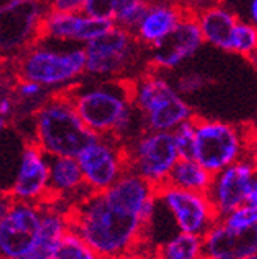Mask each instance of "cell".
I'll list each match as a JSON object with an SVG mask.
<instances>
[{
    "instance_id": "1",
    "label": "cell",
    "mask_w": 257,
    "mask_h": 259,
    "mask_svg": "<svg viewBox=\"0 0 257 259\" xmlns=\"http://www.w3.org/2000/svg\"><path fill=\"white\" fill-rule=\"evenodd\" d=\"M157 188L128 171L101 193H90L70 207V228L102 259H125L142 240L157 215Z\"/></svg>"
},
{
    "instance_id": "2",
    "label": "cell",
    "mask_w": 257,
    "mask_h": 259,
    "mask_svg": "<svg viewBox=\"0 0 257 259\" xmlns=\"http://www.w3.org/2000/svg\"><path fill=\"white\" fill-rule=\"evenodd\" d=\"M74 108L96 136H112L126 144L144 130L131 100L130 79H95L68 89Z\"/></svg>"
},
{
    "instance_id": "3",
    "label": "cell",
    "mask_w": 257,
    "mask_h": 259,
    "mask_svg": "<svg viewBox=\"0 0 257 259\" xmlns=\"http://www.w3.org/2000/svg\"><path fill=\"white\" fill-rule=\"evenodd\" d=\"M131 100L144 130L174 133L197 115L166 73L145 68L130 79Z\"/></svg>"
},
{
    "instance_id": "4",
    "label": "cell",
    "mask_w": 257,
    "mask_h": 259,
    "mask_svg": "<svg viewBox=\"0 0 257 259\" xmlns=\"http://www.w3.org/2000/svg\"><path fill=\"white\" fill-rule=\"evenodd\" d=\"M67 90L50 92L35 111V142L49 157H74L95 139Z\"/></svg>"
},
{
    "instance_id": "5",
    "label": "cell",
    "mask_w": 257,
    "mask_h": 259,
    "mask_svg": "<svg viewBox=\"0 0 257 259\" xmlns=\"http://www.w3.org/2000/svg\"><path fill=\"white\" fill-rule=\"evenodd\" d=\"M84 46L68 45L50 48L40 41L25 49L16 62L18 79L33 81L53 92L67 90L79 84L87 74Z\"/></svg>"
},
{
    "instance_id": "6",
    "label": "cell",
    "mask_w": 257,
    "mask_h": 259,
    "mask_svg": "<svg viewBox=\"0 0 257 259\" xmlns=\"http://www.w3.org/2000/svg\"><path fill=\"white\" fill-rule=\"evenodd\" d=\"M87 76L93 79H131L147 68L145 53L131 30L114 25L84 46Z\"/></svg>"
},
{
    "instance_id": "7",
    "label": "cell",
    "mask_w": 257,
    "mask_h": 259,
    "mask_svg": "<svg viewBox=\"0 0 257 259\" xmlns=\"http://www.w3.org/2000/svg\"><path fill=\"white\" fill-rule=\"evenodd\" d=\"M192 158L213 176L251 153L249 128L220 119L196 117Z\"/></svg>"
},
{
    "instance_id": "8",
    "label": "cell",
    "mask_w": 257,
    "mask_h": 259,
    "mask_svg": "<svg viewBox=\"0 0 257 259\" xmlns=\"http://www.w3.org/2000/svg\"><path fill=\"white\" fill-rule=\"evenodd\" d=\"M128 171L137 174L157 190L169 182L180 153L174 133L142 130L125 144Z\"/></svg>"
},
{
    "instance_id": "9",
    "label": "cell",
    "mask_w": 257,
    "mask_h": 259,
    "mask_svg": "<svg viewBox=\"0 0 257 259\" xmlns=\"http://www.w3.org/2000/svg\"><path fill=\"white\" fill-rule=\"evenodd\" d=\"M158 204L168 212L177 231L203 237L220 220L209 193L189 191L166 184L157 190Z\"/></svg>"
},
{
    "instance_id": "10",
    "label": "cell",
    "mask_w": 257,
    "mask_h": 259,
    "mask_svg": "<svg viewBox=\"0 0 257 259\" xmlns=\"http://www.w3.org/2000/svg\"><path fill=\"white\" fill-rule=\"evenodd\" d=\"M78 161L90 193L109 190L128 172L125 144L112 136H95L78 155Z\"/></svg>"
},
{
    "instance_id": "11",
    "label": "cell",
    "mask_w": 257,
    "mask_h": 259,
    "mask_svg": "<svg viewBox=\"0 0 257 259\" xmlns=\"http://www.w3.org/2000/svg\"><path fill=\"white\" fill-rule=\"evenodd\" d=\"M47 11L41 0H10L0 10V49L11 53L36 45Z\"/></svg>"
},
{
    "instance_id": "12",
    "label": "cell",
    "mask_w": 257,
    "mask_h": 259,
    "mask_svg": "<svg viewBox=\"0 0 257 259\" xmlns=\"http://www.w3.org/2000/svg\"><path fill=\"white\" fill-rule=\"evenodd\" d=\"M41 229V205L13 199L0 218V254L21 259L27 254Z\"/></svg>"
},
{
    "instance_id": "13",
    "label": "cell",
    "mask_w": 257,
    "mask_h": 259,
    "mask_svg": "<svg viewBox=\"0 0 257 259\" xmlns=\"http://www.w3.org/2000/svg\"><path fill=\"white\" fill-rule=\"evenodd\" d=\"M205 45L199 22L194 11L189 10L175 30L158 46L145 53L147 68L160 73H171L178 70L182 65L194 57L199 49Z\"/></svg>"
},
{
    "instance_id": "14",
    "label": "cell",
    "mask_w": 257,
    "mask_h": 259,
    "mask_svg": "<svg viewBox=\"0 0 257 259\" xmlns=\"http://www.w3.org/2000/svg\"><path fill=\"white\" fill-rule=\"evenodd\" d=\"M255 177L257 160L251 153L213 176L209 196L220 218L246 204Z\"/></svg>"
},
{
    "instance_id": "15",
    "label": "cell",
    "mask_w": 257,
    "mask_h": 259,
    "mask_svg": "<svg viewBox=\"0 0 257 259\" xmlns=\"http://www.w3.org/2000/svg\"><path fill=\"white\" fill-rule=\"evenodd\" d=\"M114 22L88 16L87 13H57L47 11L41 24L40 41L50 40L56 43H68L85 46L114 27ZM38 41V43H40Z\"/></svg>"
},
{
    "instance_id": "16",
    "label": "cell",
    "mask_w": 257,
    "mask_h": 259,
    "mask_svg": "<svg viewBox=\"0 0 257 259\" xmlns=\"http://www.w3.org/2000/svg\"><path fill=\"white\" fill-rule=\"evenodd\" d=\"M49 158L35 141L24 146L16 179L10 190L13 199L38 205L49 202Z\"/></svg>"
},
{
    "instance_id": "17",
    "label": "cell",
    "mask_w": 257,
    "mask_h": 259,
    "mask_svg": "<svg viewBox=\"0 0 257 259\" xmlns=\"http://www.w3.org/2000/svg\"><path fill=\"white\" fill-rule=\"evenodd\" d=\"M191 8L177 0H148L142 18L133 33L145 51L158 46L168 38Z\"/></svg>"
},
{
    "instance_id": "18",
    "label": "cell",
    "mask_w": 257,
    "mask_h": 259,
    "mask_svg": "<svg viewBox=\"0 0 257 259\" xmlns=\"http://www.w3.org/2000/svg\"><path fill=\"white\" fill-rule=\"evenodd\" d=\"M202 239L203 259H243L257 254V225L235 229L218 220Z\"/></svg>"
},
{
    "instance_id": "19",
    "label": "cell",
    "mask_w": 257,
    "mask_h": 259,
    "mask_svg": "<svg viewBox=\"0 0 257 259\" xmlns=\"http://www.w3.org/2000/svg\"><path fill=\"white\" fill-rule=\"evenodd\" d=\"M207 45L229 53L230 40L240 18L221 0H213L192 10Z\"/></svg>"
},
{
    "instance_id": "20",
    "label": "cell",
    "mask_w": 257,
    "mask_h": 259,
    "mask_svg": "<svg viewBox=\"0 0 257 259\" xmlns=\"http://www.w3.org/2000/svg\"><path fill=\"white\" fill-rule=\"evenodd\" d=\"M90 191L78 158L50 157L49 158V202L74 198L79 202Z\"/></svg>"
},
{
    "instance_id": "21",
    "label": "cell",
    "mask_w": 257,
    "mask_h": 259,
    "mask_svg": "<svg viewBox=\"0 0 257 259\" xmlns=\"http://www.w3.org/2000/svg\"><path fill=\"white\" fill-rule=\"evenodd\" d=\"M68 210H62L54 202L41 204V229L32 250L21 259H53L62 237L70 231Z\"/></svg>"
},
{
    "instance_id": "22",
    "label": "cell",
    "mask_w": 257,
    "mask_h": 259,
    "mask_svg": "<svg viewBox=\"0 0 257 259\" xmlns=\"http://www.w3.org/2000/svg\"><path fill=\"white\" fill-rule=\"evenodd\" d=\"M148 0H87L84 13L88 16L112 21L119 27L134 30L142 18Z\"/></svg>"
},
{
    "instance_id": "23",
    "label": "cell",
    "mask_w": 257,
    "mask_h": 259,
    "mask_svg": "<svg viewBox=\"0 0 257 259\" xmlns=\"http://www.w3.org/2000/svg\"><path fill=\"white\" fill-rule=\"evenodd\" d=\"M212 182H213V174L205 169L197 160L180 158L174 166L168 184L189 191L209 193Z\"/></svg>"
},
{
    "instance_id": "24",
    "label": "cell",
    "mask_w": 257,
    "mask_h": 259,
    "mask_svg": "<svg viewBox=\"0 0 257 259\" xmlns=\"http://www.w3.org/2000/svg\"><path fill=\"white\" fill-rule=\"evenodd\" d=\"M158 259H203V239L177 231L158 247Z\"/></svg>"
},
{
    "instance_id": "25",
    "label": "cell",
    "mask_w": 257,
    "mask_h": 259,
    "mask_svg": "<svg viewBox=\"0 0 257 259\" xmlns=\"http://www.w3.org/2000/svg\"><path fill=\"white\" fill-rule=\"evenodd\" d=\"M53 259H102L87 240H84L78 232L70 231L62 237Z\"/></svg>"
},
{
    "instance_id": "26",
    "label": "cell",
    "mask_w": 257,
    "mask_h": 259,
    "mask_svg": "<svg viewBox=\"0 0 257 259\" xmlns=\"http://www.w3.org/2000/svg\"><path fill=\"white\" fill-rule=\"evenodd\" d=\"M257 51V27L249 22L240 19L230 40L229 54H237L248 59Z\"/></svg>"
},
{
    "instance_id": "27",
    "label": "cell",
    "mask_w": 257,
    "mask_h": 259,
    "mask_svg": "<svg viewBox=\"0 0 257 259\" xmlns=\"http://www.w3.org/2000/svg\"><path fill=\"white\" fill-rule=\"evenodd\" d=\"M172 82L177 89V92L186 98L203 90L209 85L210 79L207 74L199 73V71H185L182 74H178Z\"/></svg>"
},
{
    "instance_id": "28",
    "label": "cell",
    "mask_w": 257,
    "mask_h": 259,
    "mask_svg": "<svg viewBox=\"0 0 257 259\" xmlns=\"http://www.w3.org/2000/svg\"><path fill=\"white\" fill-rule=\"evenodd\" d=\"M174 139L180 153V158H192L194 153V141H196V125L194 120H189L180 125L174 132Z\"/></svg>"
},
{
    "instance_id": "29",
    "label": "cell",
    "mask_w": 257,
    "mask_h": 259,
    "mask_svg": "<svg viewBox=\"0 0 257 259\" xmlns=\"http://www.w3.org/2000/svg\"><path fill=\"white\" fill-rule=\"evenodd\" d=\"M227 226L235 228V229H246L257 225V213L251 209L248 204L238 207V209L226 213L220 218Z\"/></svg>"
},
{
    "instance_id": "30",
    "label": "cell",
    "mask_w": 257,
    "mask_h": 259,
    "mask_svg": "<svg viewBox=\"0 0 257 259\" xmlns=\"http://www.w3.org/2000/svg\"><path fill=\"white\" fill-rule=\"evenodd\" d=\"M87 0H47L49 11L57 13H81Z\"/></svg>"
},
{
    "instance_id": "31",
    "label": "cell",
    "mask_w": 257,
    "mask_h": 259,
    "mask_svg": "<svg viewBox=\"0 0 257 259\" xmlns=\"http://www.w3.org/2000/svg\"><path fill=\"white\" fill-rule=\"evenodd\" d=\"M246 204L257 213V177H255V180H254L252 185H251V190H249V194H248Z\"/></svg>"
},
{
    "instance_id": "32",
    "label": "cell",
    "mask_w": 257,
    "mask_h": 259,
    "mask_svg": "<svg viewBox=\"0 0 257 259\" xmlns=\"http://www.w3.org/2000/svg\"><path fill=\"white\" fill-rule=\"evenodd\" d=\"M249 146H251V155L257 160V122L249 126Z\"/></svg>"
},
{
    "instance_id": "33",
    "label": "cell",
    "mask_w": 257,
    "mask_h": 259,
    "mask_svg": "<svg viewBox=\"0 0 257 259\" xmlns=\"http://www.w3.org/2000/svg\"><path fill=\"white\" fill-rule=\"evenodd\" d=\"M13 109V101L10 97H2L0 98V117H7Z\"/></svg>"
},
{
    "instance_id": "34",
    "label": "cell",
    "mask_w": 257,
    "mask_h": 259,
    "mask_svg": "<svg viewBox=\"0 0 257 259\" xmlns=\"http://www.w3.org/2000/svg\"><path fill=\"white\" fill-rule=\"evenodd\" d=\"M248 16H249V22H252L257 27V0H249L248 5Z\"/></svg>"
},
{
    "instance_id": "35",
    "label": "cell",
    "mask_w": 257,
    "mask_h": 259,
    "mask_svg": "<svg viewBox=\"0 0 257 259\" xmlns=\"http://www.w3.org/2000/svg\"><path fill=\"white\" fill-rule=\"evenodd\" d=\"M246 60H248V62L251 63V67H252V68H254V70L257 71V51H255L254 54H251V56H249V57H248Z\"/></svg>"
},
{
    "instance_id": "36",
    "label": "cell",
    "mask_w": 257,
    "mask_h": 259,
    "mask_svg": "<svg viewBox=\"0 0 257 259\" xmlns=\"http://www.w3.org/2000/svg\"><path fill=\"white\" fill-rule=\"evenodd\" d=\"M7 122H5V117H0V133H2V130L5 128Z\"/></svg>"
},
{
    "instance_id": "37",
    "label": "cell",
    "mask_w": 257,
    "mask_h": 259,
    "mask_svg": "<svg viewBox=\"0 0 257 259\" xmlns=\"http://www.w3.org/2000/svg\"><path fill=\"white\" fill-rule=\"evenodd\" d=\"M8 2H10V0H0V10H2V8H4V7L8 4Z\"/></svg>"
},
{
    "instance_id": "38",
    "label": "cell",
    "mask_w": 257,
    "mask_h": 259,
    "mask_svg": "<svg viewBox=\"0 0 257 259\" xmlns=\"http://www.w3.org/2000/svg\"><path fill=\"white\" fill-rule=\"evenodd\" d=\"M243 259H257V254H252V256H248V257H243Z\"/></svg>"
},
{
    "instance_id": "39",
    "label": "cell",
    "mask_w": 257,
    "mask_h": 259,
    "mask_svg": "<svg viewBox=\"0 0 257 259\" xmlns=\"http://www.w3.org/2000/svg\"><path fill=\"white\" fill-rule=\"evenodd\" d=\"M0 259H5V257H4V256H2V254H0Z\"/></svg>"
},
{
    "instance_id": "40",
    "label": "cell",
    "mask_w": 257,
    "mask_h": 259,
    "mask_svg": "<svg viewBox=\"0 0 257 259\" xmlns=\"http://www.w3.org/2000/svg\"><path fill=\"white\" fill-rule=\"evenodd\" d=\"M157 259H158V257H157Z\"/></svg>"
}]
</instances>
